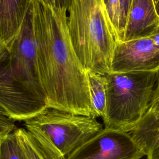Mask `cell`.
<instances>
[{"instance_id":"6da1fadb","label":"cell","mask_w":159,"mask_h":159,"mask_svg":"<svg viewBox=\"0 0 159 159\" xmlns=\"http://www.w3.org/2000/svg\"><path fill=\"white\" fill-rule=\"evenodd\" d=\"M31 11L38 74L48 107L93 116L88 73L71 40L66 8L32 0Z\"/></svg>"},{"instance_id":"7a4b0ae2","label":"cell","mask_w":159,"mask_h":159,"mask_svg":"<svg viewBox=\"0 0 159 159\" xmlns=\"http://www.w3.org/2000/svg\"><path fill=\"white\" fill-rule=\"evenodd\" d=\"M67 24L75 52L87 71L111 72L119 40L104 0H70Z\"/></svg>"},{"instance_id":"3957f363","label":"cell","mask_w":159,"mask_h":159,"mask_svg":"<svg viewBox=\"0 0 159 159\" xmlns=\"http://www.w3.org/2000/svg\"><path fill=\"white\" fill-rule=\"evenodd\" d=\"M24 122L49 159H65L104 128L94 117L50 107Z\"/></svg>"},{"instance_id":"277c9868","label":"cell","mask_w":159,"mask_h":159,"mask_svg":"<svg viewBox=\"0 0 159 159\" xmlns=\"http://www.w3.org/2000/svg\"><path fill=\"white\" fill-rule=\"evenodd\" d=\"M156 71L111 72L107 81L104 127L129 132L150 107L157 83Z\"/></svg>"},{"instance_id":"5b68a950","label":"cell","mask_w":159,"mask_h":159,"mask_svg":"<svg viewBox=\"0 0 159 159\" xmlns=\"http://www.w3.org/2000/svg\"><path fill=\"white\" fill-rule=\"evenodd\" d=\"M5 63L9 75L16 82L32 96L47 104L38 74L31 5L19 33L8 45Z\"/></svg>"},{"instance_id":"8992f818","label":"cell","mask_w":159,"mask_h":159,"mask_svg":"<svg viewBox=\"0 0 159 159\" xmlns=\"http://www.w3.org/2000/svg\"><path fill=\"white\" fill-rule=\"evenodd\" d=\"M145 156L129 132L104 127L65 159H142Z\"/></svg>"},{"instance_id":"52a82bcc","label":"cell","mask_w":159,"mask_h":159,"mask_svg":"<svg viewBox=\"0 0 159 159\" xmlns=\"http://www.w3.org/2000/svg\"><path fill=\"white\" fill-rule=\"evenodd\" d=\"M6 53L0 59V110L14 121H25L48 108V105L12 78L5 63Z\"/></svg>"},{"instance_id":"ba28073f","label":"cell","mask_w":159,"mask_h":159,"mask_svg":"<svg viewBox=\"0 0 159 159\" xmlns=\"http://www.w3.org/2000/svg\"><path fill=\"white\" fill-rule=\"evenodd\" d=\"M158 71L159 48L149 37L117 43L111 72Z\"/></svg>"},{"instance_id":"9c48e42d","label":"cell","mask_w":159,"mask_h":159,"mask_svg":"<svg viewBox=\"0 0 159 159\" xmlns=\"http://www.w3.org/2000/svg\"><path fill=\"white\" fill-rule=\"evenodd\" d=\"M159 27L153 0H132L122 41L151 36Z\"/></svg>"},{"instance_id":"30bf717a","label":"cell","mask_w":159,"mask_h":159,"mask_svg":"<svg viewBox=\"0 0 159 159\" xmlns=\"http://www.w3.org/2000/svg\"><path fill=\"white\" fill-rule=\"evenodd\" d=\"M129 134L146 159H159V108H149Z\"/></svg>"},{"instance_id":"8fae6325","label":"cell","mask_w":159,"mask_h":159,"mask_svg":"<svg viewBox=\"0 0 159 159\" xmlns=\"http://www.w3.org/2000/svg\"><path fill=\"white\" fill-rule=\"evenodd\" d=\"M32 0H0V36L7 46L19 33Z\"/></svg>"},{"instance_id":"7c38bea8","label":"cell","mask_w":159,"mask_h":159,"mask_svg":"<svg viewBox=\"0 0 159 159\" xmlns=\"http://www.w3.org/2000/svg\"><path fill=\"white\" fill-rule=\"evenodd\" d=\"M93 116L103 120L106 116L107 98V81L105 75L87 71Z\"/></svg>"},{"instance_id":"4fadbf2b","label":"cell","mask_w":159,"mask_h":159,"mask_svg":"<svg viewBox=\"0 0 159 159\" xmlns=\"http://www.w3.org/2000/svg\"><path fill=\"white\" fill-rule=\"evenodd\" d=\"M16 133L20 145L22 159H49L25 129L17 128Z\"/></svg>"},{"instance_id":"5bb4252c","label":"cell","mask_w":159,"mask_h":159,"mask_svg":"<svg viewBox=\"0 0 159 159\" xmlns=\"http://www.w3.org/2000/svg\"><path fill=\"white\" fill-rule=\"evenodd\" d=\"M0 159H22L16 130L4 136L0 145Z\"/></svg>"},{"instance_id":"9a60e30c","label":"cell","mask_w":159,"mask_h":159,"mask_svg":"<svg viewBox=\"0 0 159 159\" xmlns=\"http://www.w3.org/2000/svg\"><path fill=\"white\" fill-rule=\"evenodd\" d=\"M106 4L110 19L119 38L120 22V0H107Z\"/></svg>"},{"instance_id":"2e32d148","label":"cell","mask_w":159,"mask_h":159,"mask_svg":"<svg viewBox=\"0 0 159 159\" xmlns=\"http://www.w3.org/2000/svg\"><path fill=\"white\" fill-rule=\"evenodd\" d=\"M131 1L132 0H120V22L119 31V41H122L123 39Z\"/></svg>"},{"instance_id":"e0dca14e","label":"cell","mask_w":159,"mask_h":159,"mask_svg":"<svg viewBox=\"0 0 159 159\" xmlns=\"http://www.w3.org/2000/svg\"><path fill=\"white\" fill-rule=\"evenodd\" d=\"M17 127L14 121L7 117L5 114L0 110V132L7 134L14 132Z\"/></svg>"},{"instance_id":"ac0fdd59","label":"cell","mask_w":159,"mask_h":159,"mask_svg":"<svg viewBox=\"0 0 159 159\" xmlns=\"http://www.w3.org/2000/svg\"><path fill=\"white\" fill-rule=\"evenodd\" d=\"M8 50V46L6 42L0 36V59L4 55Z\"/></svg>"},{"instance_id":"d6986e66","label":"cell","mask_w":159,"mask_h":159,"mask_svg":"<svg viewBox=\"0 0 159 159\" xmlns=\"http://www.w3.org/2000/svg\"><path fill=\"white\" fill-rule=\"evenodd\" d=\"M149 37L152 40V41L154 43V44L159 48V27Z\"/></svg>"},{"instance_id":"ffe728a7","label":"cell","mask_w":159,"mask_h":159,"mask_svg":"<svg viewBox=\"0 0 159 159\" xmlns=\"http://www.w3.org/2000/svg\"><path fill=\"white\" fill-rule=\"evenodd\" d=\"M43 1L47 3L52 4V5H55V6H62L61 0H43Z\"/></svg>"},{"instance_id":"44dd1931","label":"cell","mask_w":159,"mask_h":159,"mask_svg":"<svg viewBox=\"0 0 159 159\" xmlns=\"http://www.w3.org/2000/svg\"><path fill=\"white\" fill-rule=\"evenodd\" d=\"M70 0H61L62 6L67 8V7L70 3Z\"/></svg>"},{"instance_id":"7402d4cb","label":"cell","mask_w":159,"mask_h":159,"mask_svg":"<svg viewBox=\"0 0 159 159\" xmlns=\"http://www.w3.org/2000/svg\"><path fill=\"white\" fill-rule=\"evenodd\" d=\"M155 9H156L157 13L158 15L159 16V0H158V1L155 2Z\"/></svg>"},{"instance_id":"603a6c76","label":"cell","mask_w":159,"mask_h":159,"mask_svg":"<svg viewBox=\"0 0 159 159\" xmlns=\"http://www.w3.org/2000/svg\"><path fill=\"white\" fill-rule=\"evenodd\" d=\"M6 135V134H4L0 132V145H1V143L2 140H3V139H4V136H5Z\"/></svg>"},{"instance_id":"cb8c5ba5","label":"cell","mask_w":159,"mask_h":159,"mask_svg":"<svg viewBox=\"0 0 159 159\" xmlns=\"http://www.w3.org/2000/svg\"><path fill=\"white\" fill-rule=\"evenodd\" d=\"M153 1H154V2H155H155H157L158 0H153Z\"/></svg>"},{"instance_id":"d4e9b609","label":"cell","mask_w":159,"mask_h":159,"mask_svg":"<svg viewBox=\"0 0 159 159\" xmlns=\"http://www.w3.org/2000/svg\"><path fill=\"white\" fill-rule=\"evenodd\" d=\"M104 1H105V2L106 3V1H107V0H104Z\"/></svg>"}]
</instances>
